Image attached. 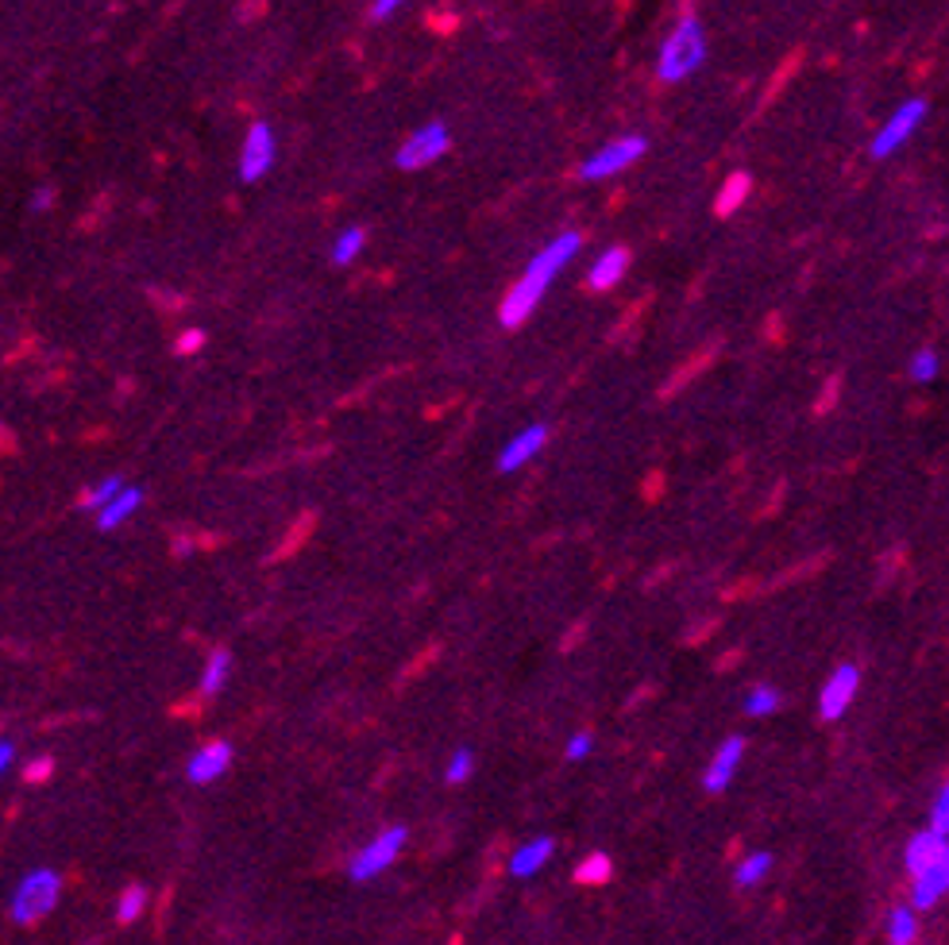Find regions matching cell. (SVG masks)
I'll list each match as a JSON object with an SVG mask.
<instances>
[{"mask_svg":"<svg viewBox=\"0 0 949 945\" xmlns=\"http://www.w3.org/2000/svg\"><path fill=\"white\" fill-rule=\"evenodd\" d=\"M911 378H915V382H934V378H938V370H941V363H938V352H930V347H926V352H918L915 359H911Z\"/></svg>","mask_w":949,"mask_h":945,"instance_id":"27","label":"cell"},{"mask_svg":"<svg viewBox=\"0 0 949 945\" xmlns=\"http://www.w3.org/2000/svg\"><path fill=\"white\" fill-rule=\"evenodd\" d=\"M12 760H16V745H12L9 737H0V776L9 772V768H12Z\"/></svg>","mask_w":949,"mask_h":945,"instance_id":"33","label":"cell"},{"mask_svg":"<svg viewBox=\"0 0 949 945\" xmlns=\"http://www.w3.org/2000/svg\"><path fill=\"white\" fill-rule=\"evenodd\" d=\"M580 247H583L580 232H560V236L552 240L533 263H529L526 275L514 282V290L503 298V305H498V321H503L506 329H521V324L529 321V313L544 301V293H549V286L556 282L560 270L580 255Z\"/></svg>","mask_w":949,"mask_h":945,"instance_id":"1","label":"cell"},{"mask_svg":"<svg viewBox=\"0 0 949 945\" xmlns=\"http://www.w3.org/2000/svg\"><path fill=\"white\" fill-rule=\"evenodd\" d=\"M918 937V922H915V907H895L887 914V942L892 945H911Z\"/></svg>","mask_w":949,"mask_h":945,"instance_id":"19","label":"cell"},{"mask_svg":"<svg viewBox=\"0 0 949 945\" xmlns=\"http://www.w3.org/2000/svg\"><path fill=\"white\" fill-rule=\"evenodd\" d=\"M834 394H838V378H834L830 387H826V394H823V402H818V410H826V405L834 402Z\"/></svg>","mask_w":949,"mask_h":945,"instance_id":"36","label":"cell"},{"mask_svg":"<svg viewBox=\"0 0 949 945\" xmlns=\"http://www.w3.org/2000/svg\"><path fill=\"white\" fill-rule=\"evenodd\" d=\"M587 753H591V733H575V737L567 741V760H583Z\"/></svg>","mask_w":949,"mask_h":945,"instance_id":"32","label":"cell"},{"mask_svg":"<svg viewBox=\"0 0 949 945\" xmlns=\"http://www.w3.org/2000/svg\"><path fill=\"white\" fill-rule=\"evenodd\" d=\"M448 147H452V132H448V124L432 120V124L417 127V132L398 147V166L401 170H424V166H432L437 158H444Z\"/></svg>","mask_w":949,"mask_h":945,"instance_id":"6","label":"cell"},{"mask_svg":"<svg viewBox=\"0 0 949 945\" xmlns=\"http://www.w3.org/2000/svg\"><path fill=\"white\" fill-rule=\"evenodd\" d=\"M741 756H746V737H726L722 745H718L715 760H710V768H706V776H703V788L710 791V796L730 788V780L741 768Z\"/></svg>","mask_w":949,"mask_h":945,"instance_id":"10","label":"cell"},{"mask_svg":"<svg viewBox=\"0 0 949 945\" xmlns=\"http://www.w3.org/2000/svg\"><path fill=\"white\" fill-rule=\"evenodd\" d=\"M857 687H861V668H857V664L834 668V676L826 679V687L818 691V714H823V722H838V718L853 707Z\"/></svg>","mask_w":949,"mask_h":945,"instance_id":"8","label":"cell"},{"mask_svg":"<svg viewBox=\"0 0 949 945\" xmlns=\"http://www.w3.org/2000/svg\"><path fill=\"white\" fill-rule=\"evenodd\" d=\"M143 907H147V888H143V883H128V888L120 891L117 919L124 922V926H132V922L143 914Z\"/></svg>","mask_w":949,"mask_h":945,"instance_id":"22","label":"cell"},{"mask_svg":"<svg viewBox=\"0 0 949 945\" xmlns=\"http://www.w3.org/2000/svg\"><path fill=\"white\" fill-rule=\"evenodd\" d=\"M926 120V101H918V97H911V101H903L900 109L892 112V120H887L884 127L876 132V140H872V158H892L895 151L903 147V143L911 140V135L918 132V124Z\"/></svg>","mask_w":949,"mask_h":945,"instance_id":"7","label":"cell"},{"mask_svg":"<svg viewBox=\"0 0 949 945\" xmlns=\"http://www.w3.org/2000/svg\"><path fill=\"white\" fill-rule=\"evenodd\" d=\"M228 671H232V653H228V648H217V653L209 656V664H205V671H201V691L217 694L220 687H224Z\"/></svg>","mask_w":949,"mask_h":945,"instance_id":"20","label":"cell"},{"mask_svg":"<svg viewBox=\"0 0 949 945\" xmlns=\"http://www.w3.org/2000/svg\"><path fill=\"white\" fill-rule=\"evenodd\" d=\"M749 193H753V178H749L746 170L730 174V178L722 181V193H718V201H715V213H718V216H730V213H738V209H741V201H746Z\"/></svg>","mask_w":949,"mask_h":945,"instance_id":"18","label":"cell"},{"mask_svg":"<svg viewBox=\"0 0 949 945\" xmlns=\"http://www.w3.org/2000/svg\"><path fill=\"white\" fill-rule=\"evenodd\" d=\"M769 872H772V853H753V857L741 860V868H738V888H753V883H761Z\"/></svg>","mask_w":949,"mask_h":945,"instance_id":"24","label":"cell"},{"mask_svg":"<svg viewBox=\"0 0 949 945\" xmlns=\"http://www.w3.org/2000/svg\"><path fill=\"white\" fill-rule=\"evenodd\" d=\"M406 837H409L406 826H386L383 834H375L360 853H355L352 865H347V876H352L355 883H367V880H375V876H383L386 868L398 860Z\"/></svg>","mask_w":949,"mask_h":945,"instance_id":"4","label":"cell"},{"mask_svg":"<svg viewBox=\"0 0 949 945\" xmlns=\"http://www.w3.org/2000/svg\"><path fill=\"white\" fill-rule=\"evenodd\" d=\"M363 244H367V232H363V229H347L344 236H340L336 244H332V263H336V267H347V263H352L355 255L363 252Z\"/></svg>","mask_w":949,"mask_h":945,"instance_id":"23","label":"cell"},{"mask_svg":"<svg viewBox=\"0 0 949 945\" xmlns=\"http://www.w3.org/2000/svg\"><path fill=\"white\" fill-rule=\"evenodd\" d=\"M644 151H649V140H644V135H621V140H610L606 147H598L595 155L580 166V178L583 181L614 178V174H621L626 166H633Z\"/></svg>","mask_w":949,"mask_h":945,"instance_id":"5","label":"cell"},{"mask_svg":"<svg viewBox=\"0 0 949 945\" xmlns=\"http://www.w3.org/2000/svg\"><path fill=\"white\" fill-rule=\"evenodd\" d=\"M51 772H55V760H51V756H40L35 765H27V783H43Z\"/></svg>","mask_w":949,"mask_h":945,"instance_id":"31","label":"cell"},{"mask_svg":"<svg viewBox=\"0 0 949 945\" xmlns=\"http://www.w3.org/2000/svg\"><path fill=\"white\" fill-rule=\"evenodd\" d=\"M174 347H178V355H194V352H201V347H205V332H201V329H186V332H181V336H178V344H174Z\"/></svg>","mask_w":949,"mask_h":945,"instance_id":"30","label":"cell"},{"mask_svg":"<svg viewBox=\"0 0 949 945\" xmlns=\"http://www.w3.org/2000/svg\"><path fill=\"white\" fill-rule=\"evenodd\" d=\"M544 441H549V425H529L526 433H518L510 444L503 448V456H498V467L503 471H518V467H526L529 459L537 456V452L544 448Z\"/></svg>","mask_w":949,"mask_h":945,"instance_id":"13","label":"cell"},{"mask_svg":"<svg viewBox=\"0 0 949 945\" xmlns=\"http://www.w3.org/2000/svg\"><path fill=\"white\" fill-rule=\"evenodd\" d=\"M471 772H475V753H471V748H455L452 760H448V768H444L448 783H463Z\"/></svg>","mask_w":949,"mask_h":945,"instance_id":"28","label":"cell"},{"mask_svg":"<svg viewBox=\"0 0 949 945\" xmlns=\"http://www.w3.org/2000/svg\"><path fill=\"white\" fill-rule=\"evenodd\" d=\"M32 205L40 209V213H43V209H51V189H40V193H35V201H32Z\"/></svg>","mask_w":949,"mask_h":945,"instance_id":"35","label":"cell"},{"mask_svg":"<svg viewBox=\"0 0 949 945\" xmlns=\"http://www.w3.org/2000/svg\"><path fill=\"white\" fill-rule=\"evenodd\" d=\"M228 765H232V745L228 741H209V745H201L189 756L186 776L189 783H212L228 772Z\"/></svg>","mask_w":949,"mask_h":945,"instance_id":"11","label":"cell"},{"mask_svg":"<svg viewBox=\"0 0 949 945\" xmlns=\"http://www.w3.org/2000/svg\"><path fill=\"white\" fill-rule=\"evenodd\" d=\"M275 155H278V143H275V132L271 124H252L244 140V151H240V178L244 181H260L263 174L275 166Z\"/></svg>","mask_w":949,"mask_h":945,"instance_id":"9","label":"cell"},{"mask_svg":"<svg viewBox=\"0 0 949 945\" xmlns=\"http://www.w3.org/2000/svg\"><path fill=\"white\" fill-rule=\"evenodd\" d=\"M946 857V834H934V830H923V834H915L907 842V853H903V865H907V872H923L926 865H934V860Z\"/></svg>","mask_w":949,"mask_h":945,"instance_id":"16","label":"cell"},{"mask_svg":"<svg viewBox=\"0 0 949 945\" xmlns=\"http://www.w3.org/2000/svg\"><path fill=\"white\" fill-rule=\"evenodd\" d=\"M401 9V0H375V9H371V16L375 20H386V16H394V12Z\"/></svg>","mask_w":949,"mask_h":945,"instance_id":"34","label":"cell"},{"mask_svg":"<svg viewBox=\"0 0 949 945\" xmlns=\"http://www.w3.org/2000/svg\"><path fill=\"white\" fill-rule=\"evenodd\" d=\"M120 487H124V479H120V475H109V479H101L97 487H89L86 494H81V505H86V510H101Z\"/></svg>","mask_w":949,"mask_h":945,"instance_id":"26","label":"cell"},{"mask_svg":"<svg viewBox=\"0 0 949 945\" xmlns=\"http://www.w3.org/2000/svg\"><path fill=\"white\" fill-rule=\"evenodd\" d=\"M4 444H9V433H4V425H0V448H4Z\"/></svg>","mask_w":949,"mask_h":945,"instance_id":"37","label":"cell"},{"mask_svg":"<svg viewBox=\"0 0 949 945\" xmlns=\"http://www.w3.org/2000/svg\"><path fill=\"white\" fill-rule=\"evenodd\" d=\"M552 849H556V842H552V837H533V842H526L510 857V872L514 876H537L552 860Z\"/></svg>","mask_w":949,"mask_h":945,"instance_id":"17","label":"cell"},{"mask_svg":"<svg viewBox=\"0 0 949 945\" xmlns=\"http://www.w3.org/2000/svg\"><path fill=\"white\" fill-rule=\"evenodd\" d=\"M911 880H915L911 883V907H918V911H923V907H934L949 888V857L926 865L923 872H915Z\"/></svg>","mask_w":949,"mask_h":945,"instance_id":"12","label":"cell"},{"mask_svg":"<svg viewBox=\"0 0 949 945\" xmlns=\"http://www.w3.org/2000/svg\"><path fill=\"white\" fill-rule=\"evenodd\" d=\"M930 830H934V834H946V830H949V791H946V788H941V791H938V799H934Z\"/></svg>","mask_w":949,"mask_h":945,"instance_id":"29","label":"cell"},{"mask_svg":"<svg viewBox=\"0 0 949 945\" xmlns=\"http://www.w3.org/2000/svg\"><path fill=\"white\" fill-rule=\"evenodd\" d=\"M614 876V860L606 857V853H591V857L580 860V868H575V880L587 883V888H595V883H606Z\"/></svg>","mask_w":949,"mask_h":945,"instance_id":"21","label":"cell"},{"mask_svg":"<svg viewBox=\"0 0 949 945\" xmlns=\"http://www.w3.org/2000/svg\"><path fill=\"white\" fill-rule=\"evenodd\" d=\"M706 58V32L695 16H683L680 24L672 27V35L664 40L656 58V74L660 81H683L703 66Z\"/></svg>","mask_w":949,"mask_h":945,"instance_id":"2","label":"cell"},{"mask_svg":"<svg viewBox=\"0 0 949 945\" xmlns=\"http://www.w3.org/2000/svg\"><path fill=\"white\" fill-rule=\"evenodd\" d=\"M626 270H629V247H606V252L598 255L595 267H591L587 286H591L595 293L614 290V286H618L621 278H626Z\"/></svg>","mask_w":949,"mask_h":945,"instance_id":"14","label":"cell"},{"mask_svg":"<svg viewBox=\"0 0 949 945\" xmlns=\"http://www.w3.org/2000/svg\"><path fill=\"white\" fill-rule=\"evenodd\" d=\"M780 710V691H772V687H753L746 699V714L749 718H769Z\"/></svg>","mask_w":949,"mask_h":945,"instance_id":"25","label":"cell"},{"mask_svg":"<svg viewBox=\"0 0 949 945\" xmlns=\"http://www.w3.org/2000/svg\"><path fill=\"white\" fill-rule=\"evenodd\" d=\"M140 505H143V487H128L124 482V487H120L117 494L97 510V525H101L104 533H109V529H120L135 510H140Z\"/></svg>","mask_w":949,"mask_h":945,"instance_id":"15","label":"cell"},{"mask_svg":"<svg viewBox=\"0 0 949 945\" xmlns=\"http://www.w3.org/2000/svg\"><path fill=\"white\" fill-rule=\"evenodd\" d=\"M58 896H63V876H58L55 868H32V872L16 883V891H12V922L35 926V922L55 911Z\"/></svg>","mask_w":949,"mask_h":945,"instance_id":"3","label":"cell"}]
</instances>
